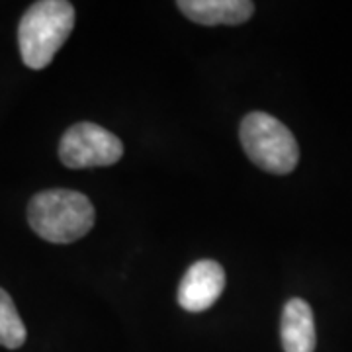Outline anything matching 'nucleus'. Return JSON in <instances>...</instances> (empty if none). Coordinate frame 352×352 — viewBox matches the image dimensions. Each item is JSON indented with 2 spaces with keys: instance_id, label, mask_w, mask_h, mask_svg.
Instances as JSON below:
<instances>
[{
  "instance_id": "20e7f679",
  "label": "nucleus",
  "mask_w": 352,
  "mask_h": 352,
  "mask_svg": "<svg viewBox=\"0 0 352 352\" xmlns=\"http://www.w3.org/2000/svg\"><path fill=\"white\" fill-rule=\"evenodd\" d=\"M124 155V143L92 122H80L71 126L59 141V159L69 168L110 166Z\"/></svg>"
},
{
  "instance_id": "7ed1b4c3",
  "label": "nucleus",
  "mask_w": 352,
  "mask_h": 352,
  "mask_svg": "<svg viewBox=\"0 0 352 352\" xmlns=\"http://www.w3.org/2000/svg\"><path fill=\"white\" fill-rule=\"evenodd\" d=\"M239 139L247 157L266 173L289 175L298 166V141L288 127L270 113H247L241 122Z\"/></svg>"
},
{
  "instance_id": "f03ea898",
  "label": "nucleus",
  "mask_w": 352,
  "mask_h": 352,
  "mask_svg": "<svg viewBox=\"0 0 352 352\" xmlns=\"http://www.w3.org/2000/svg\"><path fill=\"white\" fill-rule=\"evenodd\" d=\"M75 28V8L67 0L34 2L18 25V45L25 67L41 71L53 61Z\"/></svg>"
},
{
  "instance_id": "0eeeda50",
  "label": "nucleus",
  "mask_w": 352,
  "mask_h": 352,
  "mask_svg": "<svg viewBox=\"0 0 352 352\" xmlns=\"http://www.w3.org/2000/svg\"><path fill=\"white\" fill-rule=\"evenodd\" d=\"M280 339L284 352H314L317 344L315 319L309 303L302 298H292L282 311Z\"/></svg>"
},
{
  "instance_id": "423d86ee",
  "label": "nucleus",
  "mask_w": 352,
  "mask_h": 352,
  "mask_svg": "<svg viewBox=\"0 0 352 352\" xmlns=\"http://www.w3.org/2000/svg\"><path fill=\"white\" fill-rule=\"evenodd\" d=\"M176 6L200 25H239L254 14L251 0H180Z\"/></svg>"
},
{
  "instance_id": "39448f33",
  "label": "nucleus",
  "mask_w": 352,
  "mask_h": 352,
  "mask_svg": "<svg viewBox=\"0 0 352 352\" xmlns=\"http://www.w3.org/2000/svg\"><path fill=\"white\" fill-rule=\"evenodd\" d=\"M226 288V270L215 261H198L190 266L178 286V303L190 314L214 305Z\"/></svg>"
},
{
  "instance_id": "6e6552de",
  "label": "nucleus",
  "mask_w": 352,
  "mask_h": 352,
  "mask_svg": "<svg viewBox=\"0 0 352 352\" xmlns=\"http://www.w3.org/2000/svg\"><path fill=\"white\" fill-rule=\"evenodd\" d=\"M25 337L28 331L14 300L6 289L0 288V346L16 351L24 344Z\"/></svg>"
},
{
  "instance_id": "f257e3e1",
  "label": "nucleus",
  "mask_w": 352,
  "mask_h": 352,
  "mask_svg": "<svg viewBox=\"0 0 352 352\" xmlns=\"http://www.w3.org/2000/svg\"><path fill=\"white\" fill-rule=\"evenodd\" d=\"M92 201L75 190H45L28 204V223L47 243L69 245L82 239L94 226Z\"/></svg>"
}]
</instances>
